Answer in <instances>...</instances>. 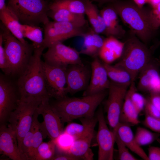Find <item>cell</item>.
Returning <instances> with one entry per match:
<instances>
[{"label": "cell", "mask_w": 160, "mask_h": 160, "mask_svg": "<svg viewBox=\"0 0 160 160\" xmlns=\"http://www.w3.org/2000/svg\"><path fill=\"white\" fill-rule=\"evenodd\" d=\"M45 49L43 46L34 47L28 65L19 76L16 84L20 100H49L50 97L46 87L41 59Z\"/></svg>", "instance_id": "cell-1"}, {"label": "cell", "mask_w": 160, "mask_h": 160, "mask_svg": "<svg viewBox=\"0 0 160 160\" xmlns=\"http://www.w3.org/2000/svg\"><path fill=\"white\" fill-rule=\"evenodd\" d=\"M106 95L105 90L80 98L65 96L51 105L63 124L70 123L77 119L94 116L96 109Z\"/></svg>", "instance_id": "cell-2"}, {"label": "cell", "mask_w": 160, "mask_h": 160, "mask_svg": "<svg viewBox=\"0 0 160 160\" xmlns=\"http://www.w3.org/2000/svg\"><path fill=\"white\" fill-rule=\"evenodd\" d=\"M0 28L4 48L9 67V76H19L24 71L32 56L33 44L23 43L15 37L2 23Z\"/></svg>", "instance_id": "cell-3"}, {"label": "cell", "mask_w": 160, "mask_h": 160, "mask_svg": "<svg viewBox=\"0 0 160 160\" xmlns=\"http://www.w3.org/2000/svg\"><path fill=\"white\" fill-rule=\"evenodd\" d=\"M111 4L133 33L144 42L149 41L155 31L150 24L145 8H140L128 1H116Z\"/></svg>", "instance_id": "cell-4"}, {"label": "cell", "mask_w": 160, "mask_h": 160, "mask_svg": "<svg viewBox=\"0 0 160 160\" xmlns=\"http://www.w3.org/2000/svg\"><path fill=\"white\" fill-rule=\"evenodd\" d=\"M153 57L151 51L137 37L132 36L125 41L120 60L114 65L122 68L135 81L141 71Z\"/></svg>", "instance_id": "cell-5"}, {"label": "cell", "mask_w": 160, "mask_h": 160, "mask_svg": "<svg viewBox=\"0 0 160 160\" xmlns=\"http://www.w3.org/2000/svg\"><path fill=\"white\" fill-rule=\"evenodd\" d=\"M49 5L45 0H8L7 7L21 24L38 26L49 21Z\"/></svg>", "instance_id": "cell-6"}, {"label": "cell", "mask_w": 160, "mask_h": 160, "mask_svg": "<svg viewBox=\"0 0 160 160\" xmlns=\"http://www.w3.org/2000/svg\"><path fill=\"white\" fill-rule=\"evenodd\" d=\"M41 102L37 100H20L10 115L7 125L16 133L20 151L23 140L31 128L34 113Z\"/></svg>", "instance_id": "cell-7"}, {"label": "cell", "mask_w": 160, "mask_h": 160, "mask_svg": "<svg viewBox=\"0 0 160 160\" xmlns=\"http://www.w3.org/2000/svg\"><path fill=\"white\" fill-rule=\"evenodd\" d=\"M8 76L1 73L0 76V124H7L20 99L17 84Z\"/></svg>", "instance_id": "cell-8"}, {"label": "cell", "mask_w": 160, "mask_h": 160, "mask_svg": "<svg viewBox=\"0 0 160 160\" xmlns=\"http://www.w3.org/2000/svg\"><path fill=\"white\" fill-rule=\"evenodd\" d=\"M43 46L45 48L74 37L82 36L85 33L83 28L67 22L50 21L44 25Z\"/></svg>", "instance_id": "cell-9"}, {"label": "cell", "mask_w": 160, "mask_h": 160, "mask_svg": "<svg viewBox=\"0 0 160 160\" xmlns=\"http://www.w3.org/2000/svg\"><path fill=\"white\" fill-rule=\"evenodd\" d=\"M48 48L42 56L44 62L49 65L66 68L71 65L84 64L79 52L62 43L55 44Z\"/></svg>", "instance_id": "cell-10"}, {"label": "cell", "mask_w": 160, "mask_h": 160, "mask_svg": "<svg viewBox=\"0 0 160 160\" xmlns=\"http://www.w3.org/2000/svg\"><path fill=\"white\" fill-rule=\"evenodd\" d=\"M129 87L110 81L108 97L105 104L108 121L113 129L119 123L124 99Z\"/></svg>", "instance_id": "cell-11"}, {"label": "cell", "mask_w": 160, "mask_h": 160, "mask_svg": "<svg viewBox=\"0 0 160 160\" xmlns=\"http://www.w3.org/2000/svg\"><path fill=\"white\" fill-rule=\"evenodd\" d=\"M46 88L50 97L62 98L67 94L66 68L49 65L42 61Z\"/></svg>", "instance_id": "cell-12"}, {"label": "cell", "mask_w": 160, "mask_h": 160, "mask_svg": "<svg viewBox=\"0 0 160 160\" xmlns=\"http://www.w3.org/2000/svg\"><path fill=\"white\" fill-rule=\"evenodd\" d=\"M97 117L98 123L97 141L98 146V160L113 159L115 136L107 125L102 108L98 111Z\"/></svg>", "instance_id": "cell-13"}, {"label": "cell", "mask_w": 160, "mask_h": 160, "mask_svg": "<svg viewBox=\"0 0 160 160\" xmlns=\"http://www.w3.org/2000/svg\"><path fill=\"white\" fill-rule=\"evenodd\" d=\"M49 100L42 101L37 110L39 115H41L43 117L44 120L41 123L47 136L56 142L63 132V124Z\"/></svg>", "instance_id": "cell-14"}, {"label": "cell", "mask_w": 160, "mask_h": 160, "mask_svg": "<svg viewBox=\"0 0 160 160\" xmlns=\"http://www.w3.org/2000/svg\"><path fill=\"white\" fill-rule=\"evenodd\" d=\"M84 64L69 66L66 70L67 94H73L85 90L89 84L91 71Z\"/></svg>", "instance_id": "cell-15"}, {"label": "cell", "mask_w": 160, "mask_h": 160, "mask_svg": "<svg viewBox=\"0 0 160 160\" xmlns=\"http://www.w3.org/2000/svg\"><path fill=\"white\" fill-rule=\"evenodd\" d=\"M157 60L153 58L139 74V89L144 92L160 93V75Z\"/></svg>", "instance_id": "cell-16"}, {"label": "cell", "mask_w": 160, "mask_h": 160, "mask_svg": "<svg viewBox=\"0 0 160 160\" xmlns=\"http://www.w3.org/2000/svg\"><path fill=\"white\" fill-rule=\"evenodd\" d=\"M0 125V153L13 160H28L19 150L15 132L7 124Z\"/></svg>", "instance_id": "cell-17"}, {"label": "cell", "mask_w": 160, "mask_h": 160, "mask_svg": "<svg viewBox=\"0 0 160 160\" xmlns=\"http://www.w3.org/2000/svg\"><path fill=\"white\" fill-rule=\"evenodd\" d=\"M110 83L103 64L96 57L91 63L90 81L83 96L95 94L108 89Z\"/></svg>", "instance_id": "cell-18"}, {"label": "cell", "mask_w": 160, "mask_h": 160, "mask_svg": "<svg viewBox=\"0 0 160 160\" xmlns=\"http://www.w3.org/2000/svg\"><path fill=\"white\" fill-rule=\"evenodd\" d=\"M129 124L119 122L113 131L131 151L145 160H149L148 156L143 148L136 142L133 132Z\"/></svg>", "instance_id": "cell-19"}, {"label": "cell", "mask_w": 160, "mask_h": 160, "mask_svg": "<svg viewBox=\"0 0 160 160\" xmlns=\"http://www.w3.org/2000/svg\"><path fill=\"white\" fill-rule=\"evenodd\" d=\"M125 42H121L116 37L110 36L104 39L98 54L104 63L110 64L121 57Z\"/></svg>", "instance_id": "cell-20"}, {"label": "cell", "mask_w": 160, "mask_h": 160, "mask_svg": "<svg viewBox=\"0 0 160 160\" xmlns=\"http://www.w3.org/2000/svg\"><path fill=\"white\" fill-rule=\"evenodd\" d=\"M81 124L70 123L68 124L63 132L76 140L84 138L94 132V129L98 122L97 116L90 118L79 119Z\"/></svg>", "instance_id": "cell-21"}, {"label": "cell", "mask_w": 160, "mask_h": 160, "mask_svg": "<svg viewBox=\"0 0 160 160\" xmlns=\"http://www.w3.org/2000/svg\"><path fill=\"white\" fill-rule=\"evenodd\" d=\"M105 24L104 34L108 36L116 37L124 34L125 31L119 23L117 12L111 4L103 8L100 11Z\"/></svg>", "instance_id": "cell-22"}, {"label": "cell", "mask_w": 160, "mask_h": 160, "mask_svg": "<svg viewBox=\"0 0 160 160\" xmlns=\"http://www.w3.org/2000/svg\"><path fill=\"white\" fill-rule=\"evenodd\" d=\"M94 132L84 138L74 140L65 153L78 160H93V153L90 148Z\"/></svg>", "instance_id": "cell-23"}, {"label": "cell", "mask_w": 160, "mask_h": 160, "mask_svg": "<svg viewBox=\"0 0 160 160\" xmlns=\"http://www.w3.org/2000/svg\"><path fill=\"white\" fill-rule=\"evenodd\" d=\"M135 81L132 82L127 90L121 113L119 122L124 123L129 125H136L140 121L139 114L135 109L131 100L132 92L137 89Z\"/></svg>", "instance_id": "cell-24"}, {"label": "cell", "mask_w": 160, "mask_h": 160, "mask_svg": "<svg viewBox=\"0 0 160 160\" xmlns=\"http://www.w3.org/2000/svg\"><path fill=\"white\" fill-rule=\"evenodd\" d=\"M47 14L54 21L68 23L79 28H83L86 23L84 15L73 13L64 9H50Z\"/></svg>", "instance_id": "cell-25"}, {"label": "cell", "mask_w": 160, "mask_h": 160, "mask_svg": "<svg viewBox=\"0 0 160 160\" xmlns=\"http://www.w3.org/2000/svg\"><path fill=\"white\" fill-rule=\"evenodd\" d=\"M84 42L80 54H83L92 57L98 55L104 41L99 34L92 29L85 33L83 36Z\"/></svg>", "instance_id": "cell-26"}, {"label": "cell", "mask_w": 160, "mask_h": 160, "mask_svg": "<svg viewBox=\"0 0 160 160\" xmlns=\"http://www.w3.org/2000/svg\"><path fill=\"white\" fill-rule=\"evenodd\" d=\"M0 19L15 37L23 43L26 42L20 30L21 24L6 6L0 9Z\"/></svg>", "instance_id": "cell-27"}, {"label": "cell", "mask_w": 160, "mask_h": 160, "mask_svg": "<svg viewBox=\"0 0 160 160\" xmlns=\"http://www.w3.org/2000/svg\"><path fill=\"white\" fill-rule=\"evenodd\" d=\"M85 0V14L88 17L92 29L98 34H104L105 30V24L96 6L90 0Z\"/></svg>", "instance_id": "cell-28"}, {"label": "cell", "mask_w": 160, "mask_h": 160, "mask_svg": "<svg viewBox=\"0 0 160 160\" xmlns=\"http://www.w3.org/2000/svg\"><path fill=\"white\" fill-rule=\"evenodd\" d=\"M103 64L111 81L121 85L130 86L132 81L130 74L126 70L114 65Z\"/></svg>", "instance_id": "cell-29"}, {"label": "cell", "mask_w": 160, "mask_h": 160, "mask_svg": "<svg viewBox=\"0 0 160 160\" xmlns=\"http://www.w3.org/2000/svg\"><path fill=\"white\" fill-rule=\"evenodd\" d=\"M39 114L37 109L34 113L31 126L33 130L32 160L39 145L42 143L43 138L47 136L46 132L42 124L38 120Z\"/></svg>", "instance_id": "cell-30"}, {"label": "cell", "mask_w": 160, "mask_h": 160, "mask_svg": "<svg viewBox=\"0 0 160 160\" xmlns=\"http://www.w3.org/2000/svg\"><path fill=\"white\" fill-rule=\"evenodd\" d=\"M85 6V0H61L50 4L49 9L63 8L76 14L84 15Z\"/></svg>", "instance_id": "cell-31"}, {"label": "cell", "mask_w": 160, "mask_h": 160, "mask_svg": "<svg viewBox=\"0 0 160 160\" xmlns=\"http://www.w3.org/2000/svg\"><path fill=\"white\" fill-rule=\"evenodd\" d=\"M20 30L24 38H26L33 42L34 47L43 46L42 32L39 26L21 24Z\"/></svg>", "instance_id": "cell-32"}, {"label": "cell", "mask_w": 160, "mask_h": 160, "mask_svg": "<svg viewBox=\"0 0 160 160\" xmlns=\"http://www.w3.org/2000/svg\"><path fill=\"white\" fill-rule=\"evenodd\" d=\"M56 148L55 141L42 142L38 148L33 160H52L55 155Z\"/></svg>", "instance_id": "cell-33"}, {"label": "cell", "mask_w": 160, "mask_h": 160, "mask_svg": "<svg viewBox=\"0 0 160 160\" xmlns=\"http://www.w3.org/2000/svg\"><path fill=\"white\" fill-rule=\"evenodd\" d=\"M160 134L152 132L141 127H138L136 129L135 140L140 146L149 145L159 138Z\"/></svg>", "instance_id": "cell-34"}, {"label": "cell", "mask_w": 160, "mask_h": 160, "mask_svg": "<svg viewBox=\"0 0 160 160\" xmlns=\"http://www.w3.org/2000/svg\"><path fill=\"white\" fill-rule=\"evenodd\" d=\"M146 11L151 27L155 31L160 27V3L154 7L146 8Z\"/></svg>", "instance_id": "cell-35"}, {"label": "cell", "mask_w": 160, "mask_h": 160, "mask_svg": "<svg viewBox=\"0 0 160 160\" xmlns=\"http://www.w3.org/2000/svg\"><path fill=\"white\" fill-rule=\"evenodd\" d=\"M33 130L31 128L24 137L22 142L20 152L27 159L32 160Z\"/></svg>", "instance_id": "cell-36"}, {"label": "cell", "mask_w": 160, "mask_h": 160, "mask_svg": "<svg viewBox=\"0 0 160 160\" xmlns=\"http://www.w3.org/2000/svg\"><path fill=\"white\" fill-rule=\"evenodd\" d=\"M115 136V142L118 148V159L120 160H137L129 152L128 148L117 136Z\"/></svg>", "instance_id": "cell-37"}, {"label": "cell", "mask_w": 160, "mask_h": 160, "mask_svg": "<svg viewBox=\"0 0 160 160\" xmlns=\"http://www.w3.org/2000/svg\"><path fill=\"white\" fill-rule=\"evenodd\" d=\"M137 89L132 92L131 98L135 109L139 114L144 109L146 98L137 92Z\"/></svg>", "instance_id": "cell-38"}, {"label": "cell", "mask_w": 160, "mask_h": 160, "mask_svg": "<svg viewBox=\"0 0 160 160\" xmlns=\"http://www.w3.org/2000/svg\"><path fill=\"white\" fill-rule=\"evenodd\" d=\"M143 124L155 132L160 134V118L145 113Z\"/></svg>", "instance_id": "cell-39"}, {"label": "cell", "mask_w": 160, "mask_h": 160, "mask_svg": "<svg viewBox=\"0 0 160 160\" xmlns=\"http://www.w3.org/2000/svg\"><path fill=\"white\" fill-rule=\"evenodd\" d=\"M3 40L2 34L0 33V68L4 74L9 76V67L5 54L4 47L3 46Z\"/></svg>", "instance_id": "cell-40"}, {"label": "cell", "mask_w": 160, "mask_h": 160, "mask_svg": "<svg viewBox=\"0 0 160 160\" xmlns=\"http://www.w3.org/2000/svg\"><path fill=\"white\" fill-rule=\"evenodd\" d=\"M144 109L145 113L160 118V112L152 103L148 97L146 98Z\"/></svg>", "instance_id": "cell-41"}, {"label": "cell", "mask_w": 160, "mask_h": 160, "mask_svg": "<svg viewBox=\"0 0 160 160\" xmlns=\"http://www.w3.org/2000/svg\"><path fill=\"white\" fill-rule=\"evenodd\" d=\"M148 150L149 160H160V147L151 146Z\"/></svg>", "instance_id": "cell-42"}, {"label": "cell", "mask_w": 160, "mask_h": 160, "mask_svg": "<svg viewBox=\"0 0 160 160\" xmlns=\"http://www.w3.org/2000/svg\"><path fill=\"white\" fill-rule=\"evenodd\" d=\"M152 103L160 112V93H150L148 97Z\"/></svg>", "instance_id": "cell-43"}, {"label": "cell", "mask_w": 160, "mask_h": 160, "mask_svg": "<svg viewBox=\"0 0 160 160\" xmlns=\"http://www.w3.org/2000/svg\"><path fill=\"white\" fill-rule=\"evenodd\" d=\"M52 160H78L75 157L66 153H60L55 155Z\"/></svg>", "instance_id": "cell-44"}, {"label": "cell", "mask_w": 160, "mask_h": 160, "mask_svg": "<svg viewBox=\"0 0 160 160\" xmlns=\"http://www.w3.org/2000/svg\"><path fill=\"white\" fill-rule=\"evenodd\" d=\"M134 3L138 7L142 8L144 5L148 3V0H133Z\"/></svg>", "instance_id": "cell-45"}, {"label": "cell", "mask_w": 160, "mask_h": 160, "mask_svg": "<svg viewBox=\"0 0 160 160\" xmlns=\"http://www.w3.org/2000/svg\"><path fill=\"white\" fill-rule=\"evenodd\" d=\"M160 3V0H148V3L151 7H154Z\"/></svg>", "instance_id": "cell-46"}, {"label": "cell", "mask_w": 160, "mask_h": 160, "mask_svg": "<svg viewBox=\"0 0 160 160\" xmlns=\"http://www.w3.org/2000/svg\"><path fill=\"white\" fill-rule=\"evenodd\" d=\"M97 2H98L100 4H102L104 3L108 2H113L117 0H92Z\"/></svg>", "instance_id": "cell-47"}, {"label": "cell", "mask_w": 160, "mask_h": 160, "mask_svg": "<svg viewBox=\"0 0 160 160\" xmlns=\"http://www.w3.org/2000/svg\"><path fill=\"white\" fill-rule=\"evenodd\" d=\"M156 141L158 142L160 144V138H158L156 140Z\"/></svg>", "instance_id": "cell-48"}, {"label": "cell", "mask_w": 160, "mask_h": 160, "mask_svg": "<svg viewBox=\"0 0 160 160\" xmlns=\"http://www.w3.org/2000/svg\"><path fill=\"white\" fill-rule=\"evenodd\" d=\"M157 61H158L159 65V66H160V60H157Z\"/></svg>", "instance_id": "cell-49"}, {"label": "cell", "mask_w": 160, "mask_h": 160, "mask_svg": "<svg viewBox=\"0 0 160 160\" xmlns=\"http://www.w3.org/2000/svg\"><path fill=\"white\" fill-rule=\"evenodd\" d=\"M60 0H55V1H54V2L57 1H58Z\"/></svg>", "instance_id": "cell-50"}, {"label": "cell", "mask_w": 160, "mask_h": 160, "mask_svg": "<svg viewBox=\"0 0 160 160\" xmlns=\"http://www.w3.org/2000/svg\"><path fill=\"white\" fill-rule=\"evenodd\" d=\"M160 44V41L159 42V43H158L157 44V46H158L159 44Z\"/></svg>", "instance_id": "cell-51"}]
</instances>
